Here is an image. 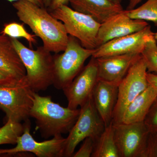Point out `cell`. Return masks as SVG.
I'll return each mask as SVG.
<instances>
[{
  "label": "cell",
  "instance_id": "cell-1",
  "mask_svg": "<svg viewBox=\"0 0 157 157\" xmlns=\"http://www.w3.org/2000/svg\"><path fill=\"white\" fill-rule=\"evenodd\" d=\"M20 20L30 28L35 36L43 42V46L51 52L58 54L66 49L69 35L63 24L45 9L27 0L13 3Z\"/></svg>",
  "mask_w": 157,
  "mask_h": 157
},
{
  "label": "cell",
  "instance_id": "cell-2",
  "mask_svg": "<svg viewBox=\"0 0 157 157\" xmlns=\"http://www.w3.org/2000/svg\"><path fill=\"white\" fill-rule=\"evenodd\" d=\"M80 109H71L54 102L50 96L34 95L30 117L36 123V129L45 139L69 133L75 124Z\"/></svg>",
  "mask_w": 157,
  "mask_h": 157
},
{
  "label": "cell",
  "instance_id": "cell-3",
  "mask_svg": "<svg viewBox=\"0 0 157 157\" xmlns=\"http://www.w3.org/2000/svg\"><path fill=\"white\" fill-rule=\"evenodd\" d=\"M11 39L25 67L26 79L31 89L38 93L45 90L53 85L54 65L52 52L43 46L33 50L16 38Z\"/></svg>",
  "mask_w": 157,
  "mask_h": 157
},
{
  "label": "cell",
  "instance_id": "cell-4",
  "mask_svg": "<svg viewBox=\"0 0 157 157\" xmlns=\"http://www.w3.org/2000/svg\"><path fill=\"white\" fill-rule=\"evenodd\" d=\"M95 51V49L85 48L75 37L69 36L63 53L53 56L54 78L52 85L59 90L67 87L81 72L86 61L93 56Z\"/></svg>",
  "mask_w": 157,
  "mask_h": 157
},
{
  "label": "cell",
  "instance_id": "cell-5",
  "mask_svg": "<svg viewBox=\"0 0 157 157\" xmlns=\"http://www.w3.org/2000/svg\"><path fill=\"white\" fill-rule=\"evenodd\" d=\"M50 14L63 24L69 36L75 37L85 48L98 47V34L101 24L92 17L73 10L67 5L52 10Z\"/></svg>",
  "mask_w": 157,
  "mask_h": 157
},
{
  "label": "cell",
  "instance_id": "cell-6",
  "mask_svg": "<svg viewBox=\"0 0 157 157\" xmlns=\"http://www.w3.org/2000/svg\"><path fill=\"white\" fill-rule=\"evenodd\" d=\"M147 73L146 64L140 56L118 86L117 101L113 115V124L121 123L128 106L148 87Z\"/></svg>",
  "mask_w": 157,
  "mask_h": 157
},
{
  "label": "cell",
  "instance_id": "cell-7",
  "mask_svg": "<svg viewBox=\"0 0 157 157\" xmlns=\"http://www.w3.org/2000/svg\"><path fill=\"white\" fill-rule=\"evenodd\" d=\"M105 128L92 96L80 107L78 119L66 138L64 157H73L78 144L87 137H91L96 141Z\"/></svg>",
  "mask_w": 157,
  "mask_h": 157
},
{
  "label": "cell",
  "instance_id": "cell-8",
  "mask_svg": "<svg viewBox=\"0 0 157 157\" xmlns=\"http://www.w3.org/2000/svg\"><path fill=\"white\" fill-rule=\"evenodd\" d=\"M35 92L25 77L17 84L0 87V109L8 119L21 122L29 119Z\"/></svg>",
  "mask_w": 157,
  "mask_h": 157
},
{
  "label": "cell",
  "instance_id": "cell-9",
  "mask_svg": "<svg viewBox=\"0 0 157 157\" xmlns=\"http://www.w3.org/2000/svg\"><path fill=\"white\" fill-rule=\"evenodd\" d=\"M113 126L120 157H145L149 132L144 122Z\"/></svg>",
  "mask_w": 157,
  "mask_h": 157
},
{
  "label": "cell",
  "instance_id": "cell-10",
  "mask_svg": "<svg viewBox=\"0 0 157 157\" xmlns=\"http://www.w3.org/2000/svg\"><path fill=\"white\" fill-rule=\"evenodd\" d=\"M24 127L23 132L17 138L16 146L12 148L0 149V155L28 152L38 157H64L66 138L59 135L52 137L50 140L39 142L31 135L29 119L25 121Z\"/></svg>",
  "mask_w": 157,
  "mask_h": 157
},
{
  "label": "cell",
  "instance_id": "cell-11",
  "mask_svg": "<svg viewBox=\"0 0 157 157\" xmlns=\"http://www.w3.org/2000/svg\"><path fill=\"white\" fill-rule=\"evenodd\" d=\"M98 80L96 59L92 56L87 65L63 90L67 100V107L71 109H76L84 104L92 96Z\"/></svg>",
  "mask_w": 157,
  "mask_h": 157
},
{
  "label": "cell",
  "instance_id": "cell-12",
  "mask_svg": "<svg viewBox=\"0 0 157 157\" xmlns=\"http://www.w3.org/2000/svg\"><path fill=\"white\" fill-rule=\"evenodd\" d=\"M151 27L147 25L137 33L108 41L96 48L93 57L118 55L129 53L141 54L148 41L155 39Z\"/></svg>",
  "mask_w": 157,
  "mask_h": 157
},
{
  "label": "cell",
  "instance_id": "cell-13",
  "mask_svg": "<svg viewBox=\"0 0 157 157\" xmlns=\"http://www.w3.org/2000/svg\"><path fill=\"white\" fill-rule=\"evenodd\" d=\"M148 24L129 17L124 10L101 24L98 31V47L112 39L139 32Z\"/></svg>",
  "mask_w": 157,
  "mask_h": 157
},
{
  "label": "cell",
  "instance_id": "cell-14",
  "mask_svg": "<svg viewBox=\"0 0 157 157\" xmlns=\"http://www.w3.org/2000/svg\"><path fill=\"white\" fill-rule=\"evenodd\" d=\"M140 56L133 53L97 58L98 80L119 85Z\"/></svg>",
  "mask_w": 157,
  "mask_h": 157
},
{
  "label": "cell",
  "instance_id": "cell-15",
  "mask_svg": "<svg viewBox=\"0 0 157 157\" xmlns=\"http://www.w3.org/2000/svg\"><path fill=\"white\" fill-rule=\"evenodd\" d=\"M118 85L98 80L92 94L96 109L105 127L112 123L113 115L118 95Z\"/></svg>",
  "mask_w": 157,
  "mask_h": 157
},
{
  "label": "cell",
  "instance_id": "cell-16",
  "mask_svg": "<svg viewBox=\"0 0 157 157\" xmlns=\"http://www.w3.org/2000/svg\"><path fill=\"white\" fill-rule=\"evenodd\" d=\"M72 9L87 14L100 23L124 11L121 4L111 0H69Z\"/></svg>",
  "mask_w": 157,
  "mask_h": 157
},
{
  "label": "cell",
  "instance_id": "cell-17",
  "mask_svg": "<svg viewBox=\"0 0 157 157\" xmlns=\"http://www.w3.org/2000/svg\"><path fill=\"white\" fill-rule=\"evenodd\" d=\"M0 70L18 80L25 77L26 70L11 38L0 33Z\"/></svg>",
  "mask_w": 157,
  "mask_h": 157
},
{
  "label": "cell",
  "instance_id": "cell-18",
  "mask_svg": "<svg viewBox=\"0 0 157 157\" xmlns=\"http://www.w3.org/2000/svg\"><path fill=\"white\" fill-rule=\"evenodd\" d=\"M157 96L153 88L149 85L148 87L127 107L121 123L130 124L144 122Z\"/></svg>",
  "mask_w": 157,
  "mask_h": 157
},
{
  "label": "cell",
  "instance_id": "cell-19",
  "mask_svg": "<svg viewBox=\"0 0 157 157\" xmlns=\"http://www.w3.org/2000/svg\"><path fill=\"white\" fill-rule=\"evenodd\" d=\"M92 157H120L114 138L113 124L105 127L96 140Z\"/></svg>",
  "mask_w": 157,
  "mask_h": 157
},
{
  "label": "cell",
  "instance_id": "cell-20",
  "mask_svg": "<svg viewBox=\"0 0 157 157\" xmlns=\"http://www.w3.org/2000/svg\"><path fill=\"white\" fill-rule=\"evenodd\" d=\"M125 11L133 19L151 21L157 26V0H147L138 8Z\"/></svg>",
  "mask_w": 157,
  "mask_h": 157
},
{
  "label": "cell",
  "instance_id": "cell-21",
  "mask_svg": "<svg viewBox=\"0 0 157 157\" xmlns=\"http://www.w3.org/2000/svg\"><path fill=\"white\" fill-rule=\"evenodd\" d=\"M24 128V124L21 122L8 119L0 128V145L16 144L17 138L23 132Z\"/></svg>",
  "mask_w": 157,
  "mask_h": 157
},
{
  "label": "cell",
  "instance_id": "cell-22",
  "mask_svg": "<svg viewBox=\"0 0 157 157\" xmlns=\"http://www.w3.org/2000/svg\"><path fill=\"white\" fill-rule=\"evenodd\" d=\"M1 33L11 38H24L28 42L31 47L33 44L36 43L35 35L30 34L26 30L23 25L18 23L12 22L6 24Z\"/></svg>",
  "mask_w": 157,
  "mask_h": 157
},
{
  "label": "cell",
  "instance_id": "cell-23",
  "mask_svg": "<svg viewBox=\"0 0 157 157\" xmlns=\"http://www.w3.org/2000/svg\"><path fill=\"white\" fill-rule=\"evenodd\" d=\"M148 73L157 74V43L155 39L148 41L141 54Z\"/></svg>",
  "mask_w": 157,
  "mask_h": 157
},
{
  "label": "cell",
  "instance_id": "cell-24",
  "mask_svg": "<svg viewBox=\"0 0 157 157\" xmlns=\"http://www.w3.org/2000/svg\"><path fill=\"white\" fill-rule=\"evenodd\" d=\"M149 132H157V96L144 121Z\"/></svg>",
  "mask_w": 157,
  "mask_h": 157
},
{
  "label": "cell",
  "instance_id": "cell-25",
  "mask_svg": "<svg viewBox=\"0 0 157 157\" xmlns=\"http://www.w3.org/2000/svg\"><path fill=\"white\" fill-rule=\"evenodd\" d=\"M96 141L91 137H87L83 140V143L79 150L74 153L73 157H91Z\"/></svg>",
  "mask_w": 157,
  "mask_h": 157
},
{
  "label": "cell",
  "instance_id": "cell-26",
  "mask_svg": "<svg viewBox=\"0 0 157 157\" xmlns=\"http://www.w3.org/2000/svg\"><path fill=\"white\" fill-rule=\"evenodd\" d=\"M145 157H157V132L149 133Z\"/></svg>",
  "mask_w": 157,
  "mask_h": 157
},
{
  "label": "cell",
  "instance_id": "cell-27",
  "mask_svg": "<svg viewBox=\"0 0 157 157\" xmlns=\"http://www.w3.org/2000/svg\"><path fill=\"white\" fill-rule=\"evenodd\" d=\"M21 80H17L9 73L0 70V87L14 85Z\"/></svg>",
  "mask_w": 157,
  "mask_h": 157
},
{
  "label": "cell",
  "instance_id": "cell-28",
  "mask_svg": "<svg viewBox=\"0 0 157 157\" xmlns=\"http://www.w3.org/2000/svg\"><path fill=\"white\" fill-rule=\"evenodd\" d=\"M147 78L148 84L153 88L157 94V74L147 72Z\"/></svg>",
  "mask_w": 157,
  "mask_h": 157
},
{
  "label": "cell",
  "instance_id": "cell-29",
  "mask_svg": "<svg viewBox=\"0 0 157 157\" xmlns=\"http://www.w3.org/2000/svg\"><path fill=\"white\" fill-rule=\"evenodd\" d=\"M68 3L69 0H52L48 8L52 11L62 5H67Z\"/></svg>",
  "mask_w": 157,
  "mask_h": 157
},
{
  "label": "cell",
  "instance_id": "cell-30",
  "mask_svg": "<svg viewBox=\"0 0 157 157\" xmlns=\"http://www.w3.org/2000/svg\"><path fill=\"white\" fill-rule=\"evenodd\" d=\"M141 1L142 0H129V3L126 10H131L134 9Z\"/></svg>",
  "mask_w": 157,
  "mask_h": 157
},
{
  "label": "cell",
  "instance_id": "cell-31",
  "mask_svg": "<svg viewBox=\"0 0 157 157\" xmlns=\"http://www.w3.org/2000/svg\"><path fill=\"white\" fill-rule=\"evenodd\" d=\"M7 1L12 2H17V1H20V0H7ZM27 1H29L31 2L38 5V6H40V7H45L44 0H27Z\"/></svg>",
  "mask_w": 157,
  "mask_h": 157
},
{
  "label": "cell",
  "instance_id": "cell-32",
  "mask_svg": "<svg viewBox=\"0 0 157 157\" xmlns=\"http://www.w3.org/2000/svg\"><path fill=\"white\" fill-rule=\"evenodd\" d=\"M52 1V0H44V5H45V8H47V7L48 8V7H49Z\"/></svg>",
  "mask_w": 157,
  "mask_h": 157
},
{
  "label": "cell",
  "instance_id": "cell-33",
  "mask_svg": "<svg viewBox=\"0 0 157 157\" xmlns=\"http://www.w3.org/2000/svg\"><path fill=\"white\" fill-rule=\"evenodd\" d=\"M113 2L117 4H121L122 0H111Z\"/></svg>",
  "mask_w": 157,
  "mask_h": 157
},
{
  "label": "cell",
  "instance_id": "cell-34",
  "mask_svg": "<svg viewBox=\"0 0 157 157\" xmlns=\"http://www.w3.org/2000/svg\"><path fill=\"white\" fill-rule=\"evenodd\" d=\"M154 36H155V39L156 40H157V33H155Z\"/></svg>",
  "mask_w": 157,
  "mask_h": 157
}]
</instances>
